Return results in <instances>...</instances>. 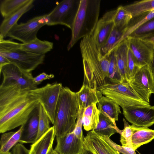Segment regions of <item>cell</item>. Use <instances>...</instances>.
I'll list each match as a JSON object with an SVG mask.
<instances>
[{"label": "cell", "mask_w": 154, "mask_h": 154, "mask_svg": "<svg viewBox=\"0 0 154 154\" xmlns=\"http://www.w3.org/2000/svg\"><path fill=\"white\" fill-rule=\"evenodd\" d=\"M149 43L154 47V37L145 39H143Z\"/></svg>", "instance_id": "bcb514c9"}, {"label": "cell", "mask_w": 154, "mask_h": 154, "mask_svg": "<svg viewBox=\"0 0 154 154\" xmlns=\"http://www.w3.org/2000/svg\"><path fill=\"white\" fill-rule=\"evenodd\" d=\"M149 66L152 75L154 77V56Z\"/></svg>", "instance_id": "ee69618b"}, {"label": "cell", "mask_w": 154, "mask_h": 154, "mask_svg": "<svg viewBox=\"0 0 154 154\" xmlns=\"http://www.w3.org/2000/svg\"><path fill=\"white\" fill-rule=\"evenodd\" d=\"M134 131L131 140V147L136 150L141 146L154 139V130L147 127H140L132 125Z\"/></svg>", "instance_id": "7402d4cb"}, {"label": "cell", "mask_w": 154, "mask_h": 154, "mask_svg": "<svg viewBox=\"0 0 154 154\" xmlns=\"http://www.w3.org/2000/svg\"><path fill=\"white\" fill-rule=\"evenodd\" d=\"M80 48L84 72L83 84L97 89L106 84L109 61L97 49L91 35L82 38Z\"/></svg>", "instance_id": "7a4b0ae2"}, {"label": "cell", "mask_w": 154, "mask_h": 154, "mask_svg": "<svg viewBox=\"0 0 154 154\" xmlns=\"http://www.w3.org/2000/svg\"><path fill=\"white\" fill-rule=\"evenodd\" d=\"M86 136L98 154H121L103 136L97 134L93 130L88 132Z\"/></svg>", "instance_id": "d6986e66"}, {"label": "cell", "mask_w": 154, "mask_h": 154, "mask_svg": "<svg viewBox=\"0 0 154 154\" xmlns=\"http://www.w3.org/2000/svg\"><path fill=\"white\" fill-rule=\"evenodd\" d=\"M105 139L120 153L122 154H137L132 148L119 145L107 136H103Z\"/></svg>", "instance_id": "f35d334b"}, {"label": "cell", "mask_w": 154, "mask_h": 154, "mask_svg": "<svg viewBox=\"0 0 154 154\" xmlns=\"http://www.w3.org/2000/svg\"><path fill=\"white\" fill-rule=\"evenodd\" d=\"M38 111V130L36 141L38 140L50 128V119L42 106L39 103Z\"/></svg>", "instance_id": "e575fe53"}, {"label": "cell", "mask_w": 154, "mask_h": 154, "mask_svg": "<svg viewBox=\"0 0 154 154\" xmlns=\"http://www.w3.org/2000/svg\"><path fill=\"white\" fill-rule=\"evenodd\" d=\"M47 14L35 17L26 23H16L8 31L6 37L23 43L30 42L35 39L40 29L46 25Z\"/></svg>", "instance_id": "9c48e42d"}, {"label": "cell", "mask_w": 154, "mask_h": 154, "mask_svg": "<svg viewBox=\"0 0 154 154\" xmlns=\"http://www.w3.org/2000/svg\"><path fill=\"white\" fill-rule=\"evenodd\" d=\"M0 154H12L11 152L9 151L5 153H0Z\"/></svg>", "instance_id": "7dc6e473"}, {"label": "cell", "mask_w": 154, "mask_h": 154, "mask_svg": "<svg viewBox=\"0 0 154 154\" xmlns=\"http://www.w3.org/2000/svg\"><path fill=\"white\" fill-rule=\"evenodd\" d=\"M82 154H98L93 148L88 137H84V148Z\"/></svg>", "instance_id": "ab89813d"}, {"label": "cell", "mask_w": 154, "mask_h": 154, "mask_svg": "<svg viewBox=\"0 0 154 154\" xmlns=\"http://www.w3.org/2000/svg\"><path fill=\"white\" fill-rule=\"evenodd\" d=\"M100 111L97 103H93L84 109L82 117L83 125L87 131L96 128L99 122Z\"/></svg>", "instance_id": "cb8c5ba5"}, {"label": "cell", "mask_w": 154, "mask_h": 154, "mask_svg": "<svg viewBox=\"0 0 154 154\" xmlns=\"http://www.w3.org/2000/svg\"><path fill=\"white\" fill-rule=\"evenodd\" d=\"M75 93L79 107L84 109L92 103L97 104L102 96L97 88H91L83 84L79 91Z\"/></svg>", "instance_id": "ac0fdd59"}, {"label": "cell", "mask_w": 154, "mask_h": 154, "mask_svg": "<svg viewBox=\"0 0 154 154\" xmlns=\"http://www.w3.org/2000/svg\"><path fill=\"white\" fill-rule=\"evenodd\" d=\"M128 66L131 81L141 68L139 66L136 59L129 48L128 53Z\"/></svg>", "instance_id": "8d00e7d4"}, {"label": "cell", "mask_w": 154, "mask_h": 154, "mask_svg": "<svg viewBox=\"0 0 154 154\" xmlns=\"http://www.w3.org/2000/svg\"><path fill=\"white\" fill-rule=\"evenodd\" d=\"M29 150L27 149L23 145L18 143L12 149V154H29Z\"/></svg>", "instance_id": "b9f144b4"}, {"label": "cell", "mask_w": 154, "mask_h": 154, "mask_svg": "<svg viewBox=\"0 0 154 154\" xmlns=\"http://www.w3.org/2000/svg\"><path fill=\"white\" fill-rule=\"evenodd\" d=\"M129 49L136 59L139 66H149L154 56V47L145 40L135 37L127 38Z\"/></svg>", "instance_id": "4fadbf2b"}, {"label": "cell", "mask_w": 154, "mask_h": 154, "mask_svg": "<svg viewBox=\"0 0 154 154\" xmlns=\"http://www.w3.org/2000/svg\"><path fill=\"white\" fill-rule=\"evenodd\" d=\"M97 89L102 94L112 99L122 109L130 106L150 105V103L144 101L137 94L129 82L106 84Z\"/></svg>", "instance_id": "8992f818"}, {"label": "cell", "mask_w": 154, "mask_h": 154, "mask_svg": "<svg viewBox=\"0 0 154 154\" xmlns=\"http://www.w3.org/2000/svg\"><path fill=\"white\" fill-rule=\"evenodd\" d=\"M93 130L97 134L110 137L120 131L117 126L116 122L105 113L100 111L99 122L96 128Z\"/></svg>", "instance_id": "603a6c76"}, {"label": "cell", "mask_w": 154, "mask_h": 154, "mask_svg": "<svg viewBox=\"0 0 154 154\" xmlns=\"http://www.w3.org/2000/svg\"><path fill=\"white\" fill-rule=\"evenodd\" d=\"M11 63L10 61L6 57L0 55V70L4 66Z\"/></svg>", "instance_id": "7bdbcfd3"}, {"label": "cell", "mask_w": 154, "mask_h": 154, "mask_svg": "<svg viewBox=\"0 0 154 154\" xmlns=\"http://www.w3.org/2000/svg\"><path fill=\"white\" fill-rule=\"evenodd\" d=\"M38 107L33 111L27 122L24 125L19 141L20 143H33L36 141L38 130Z\"/></svg>", "instance_id": "e0dca14e"}, {"label": "cell", "mask_w": 154, "mask_h": 154, "mask_svg": "<svg viewBox=\"0 0 154 154\" xmlns=\"http://www.w3.org/2000/svg\"><path fill=\"white\" fill-rule=\"evenodd\" d=\"M117 66L122 82L130 81L128 66V57L129 50L127 38L122 40L114 48Z\"/></svg>", "instance_id": "2e32d148"}, {"label": "cell", "mask_w": 154, "mask_h": 154, "mask_svg": "<svg viewBox=\"0 0 154 154\" xmlns=\"http://www.w3.org/2000/svg\"><path fill=\"white\" fill-rule=\"evenodd\" d=\"M123 7L131 14L133 17L154 10V0L136 1Z\"/></svg>", "instance_id": "f546056e"}, {"label": "cell", "mask_w": 154, "mask_h": 154, "mask_svg": "<svg viewBox=\"0 0 154 154\" xmlns=\"http://www.w3.org/2000/svg\"><path fill=\"white\" fill-rule=\"evenodd\" d=\"M113 11L114 26L120 29L126 28L132 18L131 14L124 8L123 6H120Z\"/></svg>", "instance_id": "1f68e13d"}, {"label": "cell", "mask_w": 154, "mask_h": 154, "mask_svg": "<svg viewBox=\"0 0 154 154\" xmlns=\"http://www.w3.org/2000/svg\"><path fill=\"white\" fill-rule=\"evenodd\" d=\"M97 104L100 111L105 113L115 122L118 120V115L121 112L119 106L115 102L102 96Z\"/></svg>", "instance_id": "d4e9b609"}, {"label": "cell", "mask_w": 154, "mask_h": 154, "mask_svg": "<svg viewBox=\"0 0 154 154\" xmlns=\"http://www.w3.org/2000/svg\"><path fill=\"white\" fill-rule=\"evenodd\" d=\"M54 77V75L52 74H48L45 72L40 74L37 76L34 77L33 81L34 84L37 85L41 84L43 81L46 79H50Z\"/></svg>", "instance_id": "60d3db41"}, {"label": "cell", "mask_w": 154, "mask_h": 154, "mask_svg": "<svg viewBox=\"0 0 154 154\" xmlns=\"http://www.w3.org/2000/svg\"><path fill=\"white\" fill-rule=\"evenodd\" d=\"M79 109L76 93L68 87H63L57 104L53 124L56 138L63 137L73 131Z\"/></svg>", "instance_id": "3957f363"}, {"label": "cell", "mask_w": 154, "mask_h": 154, "mask_svg": "<svg viewBox=\"0 0 154 154\" xmlns=\"http://www.w3.org/2000/svg\"><path fill=\"white\" fill-rule=\"evenodd\" d=\"M23 126L24 125H21L17 131L5 132L2 135L0 141V153L9 152L19 142Z\"/></svg>", "instance_id": "4316f807"}, {"label": "cell", "mask_w": 154, "mask_h": 154, "mask_svg": "<svg viewBox=\"0 0 154 154\" xmlns=\"http://www.w3.org/2000/svg\"><path fill=\"white\" fill-rule=\"evenodd\" d=\"M154 17V10L133 17L126 28L125 38Z\"/></svg>", "instance_id": "4dcf8cb0"}, {"label": "cell", "mask_w": 154, "mask_h": 154, "mask_svg": "<svg viewBox=\"0 0 154 154\" xmlns=\"http://www.w3.org/2000/svg\"><path fill=\"white\" fill-rule=\"evenodd\" d=\"M55 136L53 126L38 140L32 143L29 154H46L50 147L53 145Z\"/></svg>", "instance_id": "44dd1931"}, {"label": "cell", "mask_w": 154, "mask_h": 154, "mask_svg": "<svg viewBox=\"0 0 154 154\" xmlns=\"http://www.w3.org/2000/svg\"><path fill=\"white\" fill-rule=\"evenodd\" d=\"M123 121L124 128L123 130H121L119 133L121 135L120 141L122 146L131 147V138L134 129L132 125H129L124 118Z\"/></svg>", "instance_id": "d590c367"}, {"label": "cell", "mask_w": 154, "mask_h": 154, "mask_svg": "<svg viewBox=\"0 0 154 154\" xmlns=\"http://www.w3.org/2000/svg\"><path fill=\"white\" fill-rule=\"evenodd\" d=\"M106 56L109 61L106 84H117L122 82L117 66L115 49L111 51Z\"/></svg>", "instance_id": "f1b7e54d"}, {"label": "cell", "mask_w": 154, "mask_h": 154, "mask_svg": "<svg viewBox=\"0 0 154 154\" xmlns=\"http://www.w3.org/2000/svg\"><path fill=\"white\" fill-rule=\"evenodd\" d=\"M126 28L120 29L114 26L106 42L100 51L103 56H106L119 44L125 39V34Z\"/></svg>", "instance_id": "484cf974"}, {"label": "cell", "mask_w": 154, "mask_h": 154, "mask_svg": "<svg viewBox=\"0 0 154 154\" xmlns=\"http://www.w3.org/2000/svg\"><path fill=\"white\" fill-rule=\"evenodd\" d=\"M39 104L31 90L0 86V133L25 124Z\"/></svg>", "instance_id": "6da1fadb"}, {"label": "cell", "mask_w": 154, "mask_h": 154, "mask_svg": "<svg viewBox=\"0 0 154 154\" xmlns=\"http://www.w3.org/2000/svg\"><path fill=\"white\" fill-rule=\"evenodd\" d=\"M129 36L142 39L154 37V17L134 31Z\"/></svg>", "instance_id": "836d02e7"}, {"label": "cell", "mask_w": 154, "mask_h": 154, "mask_svg": "<svg viewBox=\"0 0 154 154\" xmlns=\"http://www.w3.org/2000/svg\"><path fill=\"white\" fill-rule=\"evenodd\" d=\"M34 0L31 1L21 8L4 18L0 26V39H4L10 29L17 23L20 18L31 9L34 6Z\"/></svg>", "instance_id": "ffe728a7"}, {"label": "cell", "mask_w": 154, "mask_h": 154, "mask_svg": "<svg viewBox=\"0 0 154 154\" xmlns=\"http://www.w3.org/2000/svg\"><path fill=\"white\" fill-rule=\"evenodd\" d=\"M31 0H2L0 4V12L4 18L26 5Z\"/></svg>", "instance_id": "d6a6232c"}, {"label": "cell", "mask_w": 154, "mask_h": 154, "mask_svg": "<svg viewBox=\"0 0 154 154\" xmlns=\"http://www.w3.org/2000/svg\"><path fill=\"white\" fill-rule=\"evenodd\" d=\"M63 87L61 83L55 82L48 83L42 87L31 90L37 97L39 103L52 124L54 122L57 104Z\"/></svg>", "instance_id": "ba28073f"}, {"label": "cell", "mask_w": 154, "mask_h": 154, "mask_svg": "<svg viewBox=\"0 0 154 154\" xmlns=\"http://www.w3.org/2000/svg\"><path fill=\"white\" fill-rule=\"evenodd\" d=\"M46 154H58L53 148V145L51 146L48 149Z\"/></svg>", "instance_id": "f6af8a7d"}, {"label": "cell", "mask_w": 154, "mask_h": 154, "mask_svg": "<svg viewBox=\"0 0 154 154\" xmlns=\"http://www.w3.org/2000/svg\"><path fill=\"white\" fill-rule=\"evenodd\" d=\"M100 4V0H80L71 29V38L68 45V51L80 38L92 35L99 20Z\"/></svg>", "instance_id": "277c9868"}, {"label": "cell", "mask_w": 154, "mask_h": 154, "mask_svg": "<svg viewBox=\"0 0 154 154\" xmlns=\"http://www.w3.org/2000/svg\"><path fill=\"white\" fill-rule=\"evenodd\" d=\"M56 139L57 143L54 149L58 154H82L84 138H79L73 131Z\"/></svg>", "instance_id": "9a60e30c"}, {"label": "cell", "mask_w": 154, "mask_h": 154, "mask_svg": "<svg viewBox=\"0 0 154 154\" xmlns=\"http://www.w3.org/2000/svg\"><path fill=\"white\" fill-rule=\"evenodd\" d=\"M113 10L108 11L98 20L91 35L95 45L100 51L106 42L114 26Z\"/></svg>", "instance_id": "5bb4252c"}, {"label": "cell", "mask_w": 154, "mask_h": 154, "mask_svg": "<svg viewBox=\"0 0 154 154\" xmlns=\"http://www.w3.org/2000/svg\"><path fill=\"white\" fill-rule=\"evenodd\" d=\"M0 55L8 59L22 70L31 72L43 63L45 54H38L21 48L20 43L0 39Z\"/></svg>", "instance_id": "5b68a950"}, {"label": "cell", "mask_w": 154, "mask_h": 154, "mask_svg": "<svg viewBox=\"0 0 154 154\" xmlns=\"http://www.w3.org/2000/svg\"><path fill=\"white\" fill-rule=\"evenodd\" d=\"M122 109L125 118L132 125L148 127L154 124V106H130Z\"/></svg>", "instance_id": "7c38bea8"}, {"label": "cell", "mask_w": 154, "mask_h": 154, "mask_svg": "<svg viewBox=\"0 0 154 154\" xmlns=\"http://www.w3.org/2000/svg\"><path fill=\"white\" fill-rule=\"evenodd\" d=\"M80 0H64L47 14L46 25H62L71 29L79 6Z\"/></svg>", "instance_id": "52a82bcc"}, {"label": "cell", "mask_w": 154, "mask_h": 154, "mask_svg": "<svg viewBox=\"0 0 154 154\" xmlns=\"http://www.w3.org/2000/svg\"><path fill=\"white\" fill-rule=\"evenodd\" d=\"M84 110V109L79 107L75 127L73 131V132L76 136L79 139H83L84 138L83 137L82 131L83 126L82 117Z\"/></svg>", "instance_id": "74e56055"}, {"label": "cell", "mask_w": 154, "mask_h": 154, "mask_svg": "<svg viewBox=\"0 0 154 154\" xmlns=\"http://www.w3.org/2000/svg\"><path fill=\"white\" fill-rule=\"evenodd\" d=\"M23 49L34 53L45 54L51 51L53 47V42L41 40L38 38L32 41L26 43H20Z\"/></svg>", "instance_id": "83f0119b"}, {"label": "cell", "mask_w": 154, "mask_h": 154, "mask_svg": "<svg viewBox=\"0 0 154 154\" xmlns=\"http://www.w3.org/2000/svg\"><path fill=\"white\" fill-rule=\"evenodd\" d=\"M153 94H154V92H153Z\"/></svg>", "instance_id": "c3c4849f"}, {"label": "cell", "mask_w": 154, "mask_h": 154, "mask_svg": "<svg viewBox=\"0 0 154 154\" xmlns=\"http://www.w3.org/2000/svg\"><path fill=\"white\" fill-rule=\"evenodd\" d=\"M129 82L137 94L150 103V97L154 91V77L149 66L140 68Z\"/></svg>", "instance_id": "8fae6325"}, {"label": "cell", "mask_w": 154, "mask_h": 154, "mask_svg": "<svg viewBox=\"0 0 154 154\" xmlns=\"http://www.w3.org/2000/svg\"><path fill=\"white\" fill-rule=\"evenodd\" d=\"M3 79L1 87L17 85L22 89L33 90L37 87L33 81L31 72H24L15 64L11 63L7 64L0 70Z\"/></svg>", "instance_id": "30bf717a"}]
</instances>
